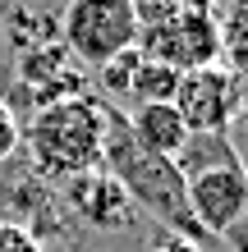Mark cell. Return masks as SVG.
<instances>
[{
	"instance_id": "6da1fadb",
	"label": "cell",
	"mask_w": 248,
	"mask_h": 252,
	"mask_svg": "<svg viewBox=\"0 0 248 252\" xmlns=\"http://www.w3.org/2000/svg\"><path fill=\"white\" fill-rule=\"evenodd\" d=\"M101 170L115 174L120 188L129 192V202L142 206L147 216H156L170 234H179L188 243H202V248H216V239L193 220L188 211V197H184V174L175 170V160L166 156H152L129 138V124H124V110L106 101V133H101Z\"/></svg>"
},
{
	"instance_id": "7a4b0ae2",
	"label": "cell",
	"mask_w": 248,
	"mask_h": 252,
	"mask_svg": "<svg viewBox=\"0 0 248 252\" xmlns=\"http://www.w3.org/2000/svg\"><path fill=\"white\" fill-rule=\"evenodd\" d=\"M101 133H106V101L101 96H65L37 106V115L23 124L28 160L41 179H74L83 170L101 165Z\"/></svg>"
},
{
	"instance_id": "3957f363",
	"label": "cell",
	"mask_w": 248,
	"mask_h": 252,
	"mask_svg": "<svg viewBox=\"0 0 248 252\" xmlns=\"http://www.w3.org/2000/svg\"><path fill=\"white\" fill-rule=\"evenodd\" d=\"M60 37L78 64H106L142 41L138 0H69L60 14Z\"/></svg>"
},
{
	"instance_id": "277c9868",
	"label": "cell",
	"mask_w": 248,
	"mask_h": 252,
	"mask_svg": "<svg viewBox=\"0 0 248 252\" xmlns=\"http://www.w3.org/2000/svg\"><path fill=\"white\" fill-rule=\"evenodd\" d=\"M188 211L216 243H235L248 248V170L244 160L202 170L193 179H184Z\"/></svg>"
},
{
	"instance_id": "5b68a950",
	"label": "cell",
	"mask_w": 248,
	"mask_h": 252,
	"mask_svg": "<svg viewBox=\"0 0 248 252\" xmlns=\"http://www.w3.org/2000/svg\"><path fill=\"white\" fill-rule=\"evenodd\" d=\"M170 106L179 110L188 133H225L244 106V92L221 64H198L179 73Z\"/></svg>"
},
{
	"instance_id": "8992f818",
	"label": "cell",
	"mask_w": 248,
	"mask_h": 252,
	"mask_svg": "<svg viewBox=\"0 0 248 252\" xmlns=\"http://www.w3.org/2000/svg\"><path fill=\"white\" fill-rule=\"evenodd\" d=\"M65 202L74 206V216L87 220L92 229H129L134 225V202H129V192L101 165L65 179Z\"/></svg>"
},
{
	"instance_id": "52a82bcc",
	"label": "cell",
	"mask_w": 248,
	"mask_h": 252,
	"mask_svg": "<svg viewBox=\"0 0 248 252\" xmlns=\"http://www.w3.org/2000/svg\"><path fill=\"white\" fill-rule=\"evenodd\" d=\"M124 124H129V138H134L142 152L166 156V160H175V156H179V147L188 142V128H184L179 110H175L170 101L134 106V115H124Z\"/></svg>"
},
{
	"instance_id": "ba28073f",
	"label": "cell",
	"mask_w": 248,
	"mask_h": 252,
	"mask_svg": "<svg viewBox=\"0 0 248 252\" xmlns=\"http://www.w3.org/2000/svg\"><path fill=\"white\" fill-rule=\"evenodd\" d=\"M230 160H239V147L230 138V128L225 133H188V142L179 147V156H175V170H179L184 179H193V174L230 165Z\"/></svg>"
},
{
	"instance_id": "9c48e42d",
	"label": "cell",
	"mask_w": 248,
	"mask_h": 252,
	"mask_svg": "<svg viewBox=\"0 0 248 252\" xmlns=\"http://www.w3.org/2000/svg\"><path fill=\"white\" fill-rule=\"evenodd\" d=\"M175 83H179V69H170L161 60H147L142 55L138 69H134V83H129V96L138 106H152V101H170L175 96Z\"/></svg>"
},
{
	"instance_id": "30bf717a",
	"label": "cell",
	"mask_w": 248,
	"mask_h": 252,
	"mask_svg": "<svg viewBox=\"0 0 248 252\" xmlns=\"http://www.w3.org/2000/svg\"><path fill=\"white\" fill-rule=\"evenodd\" d=\"M138 60H142V51L134 46V51H120L115 60H106V64H97V83H101V101H124L129 96V83H134V69H138Z\"/></svg>"
},
{
	"instance_id": "8fae6325",
	"label": "cell",
	"mask_w": 248,
	"mask_h": 252,
	"mask_svg": "<svg viewBox=\"0 0 248 252\" xmlns=\"http://www.w3.org/2000/svg\"><path fill=\"white\" fill-rule=\"evenodd\" d=\"M0 252H41L37 234L19 220H0Z\"/></svg>"
},
{
	"instance_id": "7c38bea8",
	"label": "cell",
	"mask_w": 248,
	"mask_h": 252,
	"mask_svg": "<svg viewBox=\"0 0 248 252\" xmlns=\"http://www.w3.org/2000/svg\"><path fill=\"white\" fill-rule=\"evenodd\" d=\"M19 138H23V124H19V115L9 110V101H0V165L19 152Z\"/></svg>"
},
{
	"instance_id": "4fadbf2b",
	"label": "cell",
	"mask_w": 248,
	"mask_h": 252,
	"mask_svg": "<svg viewBox=\"0 0 248 252\" xmlns=\"http://www.w3.org/2000/svg\"><path fill=\"white\" fill-rule=\"evenodd\" d=\"M147 252H202V248H193L188 239H179V234H170V229H161V234H156V243H152Z\"/></svg>"
},
{
	"instance_id": "5bb4252c",
	"label": "cell",
	"mask_w": 248,
	"mask_h": 252,
	"mask_svg": "<svg viewBox=\"0 0 248 252\" xmlns=\"http://www.w3.org/2000/svg\"><path fill=\"white\" fill-rule=\"evenodd\" d=\"M239 120H244V124H248V106H239Z\"/></svg>"
},
{
	"instance_id": "9a60e30c",
	"label": "cell",
	"mask_w": 248,
	"mask_h": 252,
	"mask_svg": "<svg viewBox=\"0 0 248 252\" xmlns=\"http://www.w3.org/2000/svg\"><path fill=\"white\" fill-rule=\"evenodd\" d=\"M65 252H83V248H78V243H69V248H65Z\"/></svg>"
}]
</instances>
